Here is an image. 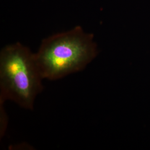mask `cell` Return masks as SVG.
<instances>
[{"instance_id":"cell-1","label":"cell","mask_w":150,"mask_h":150,"mask_svg":"<svg viewBox=\"0 0 150 150\" xmlns=\"http://www.w3.org/2000/svg\"><path fill=\"white\" fill-rule=\"evenodd\" d=\"M93 35L80 26L43 39L35 59L42 77L57 80L86 68L96 57Z\"/></svg>"},{"instance_id":"cell-2","label":"cell","mask_w":150,"mask_h":150,"mask_svg":"<svg viewBox=\"0 0 150 150\" xmlns=\"http://www.w3.org/2000/svg\"><path fill=\"white\" fill-rule=\"evenodd\" d=\"M43 79L35 55L20 42L5 46L0 52V101L16 102L32 110L38 95L43 91Z\"/></svg>"}]
</instances>
